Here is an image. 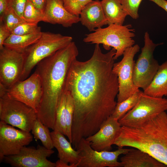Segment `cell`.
<instances>
[{
  "label": "cell",
  "mask_w": 167,
  "mask_h": 167,
  "mask_svg": "<svg viewBox=\"0 0 167 167\" xmlns=\"http://www.w3.org/2000/svg\"><path fill=\"white\" fill-rule=\"evenodd\" d=\"M55 167H71L69 163L63 161L60 159L58 160L55 163Z\"/></svg>",
  "instance_id": "obj_37"
},
{
  "label": "cell",
  "mask_w": 167,
  "mask_h": 167,
  "mask_svg": "<svg viewBox=\"0 0 167 167\" xmlns=\"http://www.w3.org/2000/svg\"><path fill=\"white\" fill-rule=\"evenodd\" d=\"M121 127L118 120L110 116L97 132L85 139L95 150L110 151L120 134Z\"/></svg>",
  "instance_id": "obj_15"
},
{
  "label": "cell",
  "mask_w": 167,
  "mask_h": 167,
  "mask_svg": "<svg viewBox=\"0 0 167 167\" xmlns=\"http://www.w3.org/2000/svg\"><path fill=\"white\" fill-rule=\"evenodd\" d=\"M139 49L137 44L127 48L124 52L122 59L113 64V71L118 76L119 83L118 103L124 101L139 90L134 85L133 80L135 62L134 58Z\"/></svg>",
  "instance_id": "obj_10"
},
{
  "label": "cell",
  "mask_w": 167,
  "mask_h": 167,
  "mask_svg": "<svg viewBox=\"0 0 167 167\" xmlns=\"http://www.w3.org/2000/svg\"><path fill=\"white\" fill-rule=\"evenodd\" d=\"M54 146L58 152L59 159L75 167L79 159V152L72 147L71 143L65 138V135L57 131L51 132Z\"/></svg>",
  "instance_id": "obj_18"
},
{
  "label": "cell",
  "mask_w": 167,
  "mask_h": 167,
  "mask_svg": "<svg viewBox=\"0 0 167 167\" xmlns=\"http://www.w3.org/2000/svg\"><path fill=\"white\" fill-rule=\"evenodd\" d=\"M11 34L10 31L6 27L3 21L0 22V50L3 48L4 41Z\"/></svg>",
  "instance_id": "obj_33"
},
{
  "label": "cell",
  "mask_w": 167,
  "mask_h": 167,
  "mask_svg": "<svg viewBox=\"0 0 167 167\" xmlns=\"http://www.w3.org/2000/svg\"><path fill=\"white\" fill-rule=\"evenodd\" d=\"M49 128L37 118L34 123L31 131L36 139L40 140L43 145L46 148L52 149L54 147Z\"/></svg>",
  "instance_id": "obj_23"
},
{
  "label": "cell",
  "mask_w": 167,
  "mask_h": 167,
  "mask_svg": "<svg viewBox=\"0 0 167 167\" xmlns=\"http://www.w3.org/2000/svg\"><path fill=\"white\" fill-rule=\"evenodd\" d=\"M116 50L103 53L96 44L88 60L75 59L67 76L64 91L69 92L74 104L72 127V144L97 132L113 114L119 92L117 75L113 71Z\"/></svg>",
  "instance_id": "obj_1"
},
{
  "label": "cell",
  "mask_w": 167,
  "mask_h": 167,
  "mask_svg": "<svg viewBox=\"0 0 167 167\" xmlns=\"http://www.w3.org/2000/svg\"><path fill=\"white\" fill-rule=\"evenodd\" d=\"M54 152L43 145L25 146L18 154L4 156L2 162L14 167H55V163L47 159Z\"/></svg>",
  "instance_id": "obj_12"
},
{
  "label": "cell",
  "mask_w": 167,
  "mask_h": 167,
  "mask_svg": "<svg viewBox=\"0 0 167 167\" xmlns=\"http://www.w3.org/2000/svg\"><path fill=\"white\" fill-rule=\"evenodd\" d=\"M80 15V22L89 31H94L108 24L101 2L99 0H92L88 3Z\"/></svg>",
  "instance_id": "obj_17"
},
{
  "label": "cell",
  "mask_w": 167,
  "mask_h": 167,
  "mask_svg": "<svg viewBox=\"0 0 167 167\" xmlns=\"http://www.w3.org/2000/svg\"><path fill=\"white\" fill-rule=\"evenodd\" d=\"M66 97V136L69 141L72 142V127L74 112V104L72 97L70 92L64 91Z\"/></svg>",
  "instance_id": "obj_27"
},
{
  "label": "cell",
  "mask_w": 167,
  "mask_h": 167,
  "mask_svg": "<svg viewBox=\"0 0 167 167\" xmlns=\"http://www.w3.org/2000/svg\"><path fill=\"white\" fill-rule=\"evenodd\" d=\"M136 105L118 120L121 126L136 127L167 111V98L155 97L140 90Z\"/></svg>",
  "instance_id": "obj_6"
},
{
  "label": "cell",
  "mask_w": 167,
  "mask_h": 167,
  "mask_svg": "<svg viewBox=\"0 0 167 167\" xmlns=\"http://www.w3.org/2000/svg\"><path fill=\"white\" fill-rule=\"evenodd\" d=\"M23 18L25 21L30 23L38 24L41 21L46 22L44 12L36 8L28 0L23 12Z\"/></svg>",
  "instance_id": "obj_26"
},
{
  "label": "cell",
  "mask_w": 167,
  "mask_h": 167,
  "mask_svg": "<svg viewBox=\"0 0 167 167\" xmlns=\"http://www.w3.org/2000/svg\"><path fill=\"white\" fill-rule=\"evenodd\" d=\"M124 10L134 19L139 17L138 10L142 0H121Z\"/></svg>",
  "instance_id": "obj_31"
},
{
  "label": "cell",
  "mask_w": 167,
  "mask_h": 167,
  "mask_svg": "<svg viewBox=\"0 0 167 167\" xmlns=\"http://www.w3.org/2000/svg\"><path fill=\"white\" fill-rule=\"evenodd\" d=\"M23 53L5 47L0 50V84L7 89L20 80L24 68Z\"/></svg>",
  "instance_id": "obj_13"
},
{
  "label": "cell",
  "mask_w": 167,
  "mask_h": 167,
  "mask_svg": "<svg viewBox=\"0 0 167 167\" xmlns=\"http://www.w3.org/2000/svg\"><path fill=\"white\" fill-rule=\"evenodd\" d=\"M37 118L36 112L31 107L6 95L0 97V121L30 132Z\"/></svg>",
  "instance_id": "obj_8"
},
{
  "label": "cell",
  "mask_w": 167,
  "mask_h": 167,
  "mask_svg": "<svg viewBox=\"0 0 167 167\" xmlns=\"http://www.w3.org/2000/svg\"><path fill=\"white\" fill-rule=\"evenodd\" d=\"M66 10L72 15L79 17L85 6L93 0H62Z\"/></svg>",
  "instance_id": "obj_29"
},
{
  "label": "cell",
  "mask_w": 167,
  "mask_h": 167,
  "mask_svg": "<svg viewBox=\"0 0 167 167\" xmlns=\"http://www.w3.org/2000/svg\"><path fill=\"white\" fill-rule=\"evenodd\" d=\"M42 32L25 35L11 34L4 41L3 46L7 48L23 53L27 48L38 40Z\"/></svg>",
  "instance_id": "obj_22"
},
{
  "label": "cell",
  "mask_w": 167,
  "mask_h": 167,
  "mask_svg": "<svg viewBox=\"0 0 167 167\" xmlns=\"http://www.w3.org/2000/svg\"><path fill=\"white\" fill-rule=\"evenodd\" d=\"M79 54L74 41L44 59L36 66L43 91L37 110V118L49 128L54 129L59 100L64 92L67 76L73 62Z\"/></svg>",
  "instance_id": "obj_2"
},
{
  "label": "cell",
  "mask_w": 167,
  "mask_h": 167,
  "mask_svg": "<svg viewBox=\"0 0 167 167\" xmlns=\"http://www.w3.org/2000/svg\"><path fill=\"white\" fill-rule=\"evenodd\" d=\"M135 30L131 24L125 25L112 24L106 28L96 29L92 33L86 35L83 41L87 43L103 45L104 48L109 50L111 47L116 51L114 59L123 55L128 48L135 43L133 38Z\"/></svg>",
  "instance_id": "obj_4"
},
{
  "label": "cell",
  "mask_w": 167,
  "mask_h": 167,
  "mask_svg": "<svg viewBox=\"0 0 167 167\" xmlns=\"http://www.w3.org/2000/svg\"><path fill=\"white\" fill-rule=\"evenodd\" d=\"M140 90L124 101L117 104L111 116L119 119L137 103L139 98Z\"/></svg>",
  "instance_id": "obj_25"
},
{
  "label": "cell",
  "mask_w": 167,
  "mask_h": 167,
  "mask_svg": "<svg viewBox=\"0 0 167 167\" xmlns=\"http://www.w3.org/2000/svg\"><path fill=\"white\" fill-rule=\"evenodd\" d=\"M162 8L167 12V1L165 0H149Z\"/></svg>",
  "instance_id": "obj_36"
},
{
  "label": "cell",
  "mask_w": 167,
  "mask_h": 167,
  "mask_svg": "<svg viewBox=\"0 0 167 167\" xmlns=\"http://www.w3.org/2000/svg\"><path fill=\"white\" fill-rule=\"evenodd\" d=\"M41 28L38 24L24 22L15 27L11 32V34L25 35L41 32Z\"/></svg>",
  "instance_id": "obj_30"
},
{
  "label": "cell",
  "mask_w": 167,
  "mask_h": 167,
  "mask_svg": "<svg viewBox=\"0 0 167 167\" xmlns=\"http://www.w3.org/2000/svg\"><path fill=\"white\" fill-rule=\"evenodd\" d=\"M143 92L155 97L167 96V61L160 65L152 82Z\"/></svg>",
  "instance_id": "obj_20"
},
{
  "label": "cell",
  "mask_w": 167,
  "mask_h": 167,
  "mask_svg": "<svg viewBox=\"0 0 167 167\" xmlns=\"http://www.w3.org/2000/svg\"><path fill=\"white\" fill-rule=\"evenodd\" d=\"M131 148H118L113 151H98L93 149L85 138H82L76 149L79 152V159L75 167H121L118 156L125 154Z\"/></svg>",
  "instance_id": "obj_9"
},
{
  "label": "cell",
  "mask_w": 167,
  "mask_h": 167,
  "mask_svg": "<svg viewBox=\"0 0 167 167\" xmlns=\"http://www.w3.org/2000/svg\"><path fill=\"white\" fill-rule=\"evenodd\" d=\"M66 97L64 91L58 102L56 112L54 131H58L66 136Z\"/></svg>",
  "instance_id": "obj_24"
},
{
  "label": "cell",
  "mask_w": 167,
  "mask_h": 167,
  "mask_svg": "<svg viewBox=\"0 0 167 167\" xmlns=\"http://www.w3.org/2000/svg\"><path fill=\"white\" fill-rule=\"evenodd\" d=\"M28 1V0H8V6L12 7L19 16L23 19V12Z\"/></svg>",
  "instance_id": "obj_32"
},
{
  "label": "cell",
  "mask_w": 167,
  "mask_h": 167,
  "mask_svg": "<svg viewBox=\"0 0 167 167\" xmlns=\"http://www.w3.org/2000/svg\"><path fill=\"white\" fill-rule=\"evenodd\" d=\"M120 160L123 167H166L148 153L134 148L124 154Z\"/></svg>",
  "instance_id": "obj_19"
},
{
  "label": "cell",
  "mask_w": 167,
  "mask_h": 167,
  "mask_svg": "<svg viewBox=\"0 0 167 167\" xmlns=\"http://www.w3.org/2000/svg\"><path fill=\"white\" fill-rule=\"evenodd\" d=\"M108 25H123L128 15L124 10L121 0H102L101 1Z\"/></svg>",
  "instance_id": "obj_21"
},
{
  "label": "cell",
  "mask_w": 167,
  "mask_h": 167,
  "mask_svg": "<svg viewBox=\"0 0 167 167\" xmlns=\"http://www.w3.org/2000/svg\"><path fill=\"white\" fill-rule=\"evenodd\" d=\"M2 21L11 32L15 27L26 21L19 16L12 7L8 6Z\"/></svg>",
  "instance_id": "obj_28"
},
{
  "label": "cell",
  "mask_w": 167,
  "mask_h": 167,
  "mask_svg": "<svg viewBox=\"0 0 167 167\" xmlns=\"http://www.w3.org/2000/svg\"><path fill=\"white\" fill-rule=\"evenodd\" d=\"M36 8L44 12L47 0H28Z\"/></svg>",
  "instance_id": "obj_35"
},
{
  "label": "cell",
  "mask_w": 167,
  "mask_h": 167,
  "mask_svg": "<svg viewBox=\"0 0 167 167\" xmlns=\"http://www.w3.org/2000/svg\"><path fill=\"white\" fill-rule=\"evenodd\" d=\"M42 94L40 78L35 71L28 78L18 81L7 89L6 95L31 107L36 112Z\"/></svg>",
  "instance_id": "obj_11"
},
{
  "label": "cell",
  "mask_w": 167,
  "mask_h": 167,
  "mask_svg": "<svg viewBox=\"0 0 167 167\" xmlns=\"http://www.w3.org/2000/svg\"><path fill=\"white\" fill-rule=\"evenodd\" d=\"M144 38V45L135 62L133 75L134 85L143 91L152 82L160 65L154 57V52L157 46L163 44L154 43L147 32H145Z\"/></svg>",
  "instance_id": "obj_7"
},
{
  "label": "cell",
  "mask_w": 167,
  "mask_h": 167,
  "mask_svg": "<svg viewBox=\"0 0 167 167\" xmlns=\"http://www.w3.org/2000/svg\"><path fill=\"white\" fill-rule=\"evenodd\" d=\"M72 37L60 33L42 32L38 40L24 52V66L20 80L28 77L33 68L41 61L64 47Z\"/></svg>",
  "instance_id": "obj_5"
},
{
  "label": "cell",
  "mask_w": 167,
  "mask_h": 167,
  "mask_svg": "<svg viewBox=\"0 0 167 167\" xmlns=\"http://www.w3.org/2000/svg\"><path fill=\"white\" fill-rule=\"evenodd\" d=\"M114 144L118 148L129 147L140 149L167 166L166 111L138 126H121Z\"/></svg>",
  "instance_id": "obj_3"
},
{
  "label": "cell",
  "mask_w": 167,
  "mask_h": 167,
  "mask_svg": "<svg viewBox=\"0 0 167 167\" xmlns=\"http://www.w3.org/2000/svg\"><path fill=\"white\" fill-rule=\"evenodd\" d=\"M44 13L46 23L66 28L80 21L79 17L72 15L65 8L62 0H47Z\"/></svg>",
  "instance_id": "obj_16"
},
{
  "label": "cell",
  "mask_w": 167,
  "mask_h": 167,
  "mask_svg": "<svg viewBox=\"0 0 167 167\" xmlns=\"http://www.w3.org/2000/svg\"><path fill=\"white\" fill-rule=\"evenodd\" d=\"M8 0H0V22L3 18L8 7Z\"/></svg>",
  "instance_id": "obj_34"
},
{
  "label": "cell",
  "mask_w": 167,
  "mask_h": 167,
  "mask_svg": "<svg viewBox=\"0 0 167 167\" xmlns=\"http://www.w3.org/2000/svg\"><path fill=\"white\" fill-rule=\"evenodd\" d=\"M0 121V161L6 156L16 155L32 141L29 132L16 129Z\"/></svg>",
  "instance_id": "obj_14"
}]
</instances>
